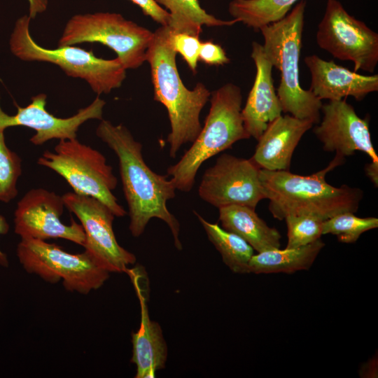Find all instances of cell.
Wrapping results in <instances>:
<instances>
[{
    "label": "cell",
    "mask_w": 378,
    "mask_h": 378,
    "mask_svg": "<svg viewBox=\"0 0 378 378\" xmlns=\"http://www.w3.org/2000/svg\"><path fill=\"white\" fill-rule=\"evenodd\" d=\"M141 305V321L136 332H132V356L136 365L135 378H153L165 367L167 346L158 323L148 316L146 295L136 278L132 279Z\"/></svg>",
    "instance_id": "d6986e66"
},
{
    "label": "cell",
    "mask_w": 378,
    "mask_h": 378,
    "mask_svg": "<svg viewBox=\"0 0 378 378\" xmlns=\"http://www.w3.org/2000/svg\"><path fill=\"white\" fill-rule=\"evenodd\" d=\"M137 5L144 15L149 16L161 26L168 25L169 13L162 8L155 0H130Z\"/></svg>",
    "instance_id": "f546056e"
},
{
    "label": "cell",
    "mask_w": 378,
    "mask_h": 378,
    "mask_svg": "<svg viewBox=\"0 0 378 378\" xmlns=\"http://www.w3.org/2000/svg\"><path fill=\"white\" fill-rule=\"evenodd\" d=\"M65 207L74 214L84 230V248L109 272H125L136 262L134 254L121 246L115 236L113 222L115 217L100 200L74 192L62 195Z\"/></svg>",
    "instance_id": "8fae6325"
},
{
    "label": "cell",
    "mask_w": 378,
    "mask_h": 378,
    "mask_svg": "<svg viewBox=\"0 0 378 378\" xmlns=\"http://www.w3.org/2000/svg\"><path fill=\"white\" fill-rule=\"evenodd\" d=\"M306 1H300L281 20L262 27L265 52L281 74L277 88L282 112L318 124L322 102L300 83L299 60Z\"/></svg>",
    "instance_id": "277c9868"
},
{
    "label": "cell",
    "mask_w": 378,
    "mask_h": 378,
    "mask_svg": "<svg viewBox=\"0 0 378 378\" xmlns=\"http://www.w3.org/2000/svg\"><path fill=\"white\" fill-rule=\"evenodd\" d=\"M365 172L374 183V186L378 185V162L371 161L365 166Z\"/></svg>",
    "instance_id": "836d02e7"
},
{
    "label": "cell",
    "mask_w": 378,
    "mask_h": 378,
    "mask_svg": "<svg viewBox=\"0 0 378 378\" xmlns=\"http://www.w3.org/2000/svg\"><path fill=\"white\" fill-rule=\"evenodd\" d=\"M169 13L168 26L174 32L187 33L200 36L202 26H232L235 19L223 20L209 14L200 6L198 0H155Z\"/></svg>",
    "instance_id": "603a6c76"
},
{
    "label": "cell",
    "mask_w": 378,
    "mask_h": 378,
    "mask_svg": "<svg viewBox=\"0 0 378 378\" xmlns=\"http://www.w3.org/2000/svg\"><path fill=\"white\" fill-rule=\"evenodd\" d=\"M343 161L344 158L335 155L328 167L309 176L260 169V181L273 217L282 220L288 216H312L325 220L341 213L356 212L363 190L346 185L334 187L325 178Z\"/></svg>",
    "instance_id": "7a4b0ae2"
},
{
    "label": "cell",
    "mask_w": 378,
    "mask_h": 378,
    "mask_svg": "<svg viewBox=\"0 0 378 378\" xmlns=\"http://www.w3.org/2000/svg\"><path fill=\"white\" fill-rule=\"evenodd\" d=\"M251 57L256 68L254 83L241 109L244 127L258 140L270 122L281 115V106L272 80L273 65L262 44L253 41Z\"/></svg>",
    "instance_id": "2e32d148"
},
{
    "label": "cell",
    "mask_w": 378,
    "mask_h": 378,
    "mask_svg": "<svg viewBox=\"0 0 378 378\" xmlns=\"http://www.w3.org/2000/svg\"><path fill=\"white\" fill-rule=\"evenodd\" d=\"M210 97L209 111L199 135L178 162L167 171L176 189L182 192L192 190L197 172L205 161L237 141L250 138L241 115L240 88L227 83Z\"/></svg>",
    "instance_id": "5b68a950"
},
{
    "label": "cell",
    "mask_w": 378,
    "mask_h": 378,
    "mask_svg": "<svg viewBox=\"0 0 378 378\" xmlns=\"http://www.w3.org/2000/svg\"><path fill=\"white\" fill-rule=\"evenodd\" d=\"M199 59L208 65L220 66L230 62L224 49L211 41L201 42Z\"/></svg>",
    "instance_id": "f1b7e54d"
},
{
    "label": "cell",
    "mask_w": 378,
    "mask_h": 378,
    "mask_svg": "<svg viewBox=\"0 0 378 378\" xmlns=\"http://www.w3.org/2000/svg\"><path fill=\"white\" fill-rule=\"evenodd\" d=\"M22 172L20 156L7 146L4 131L0 130V202L8 203L17 197Z\"/></svg>",
    "instance_id": "484cf974"
},
{
    "label": "cell",
    "mask_w": 378,
    "mask_h": 378,
    "mask_svg": "<svg viewBox=\"0 0 378 378\" xmlns=\"http://www.w3.org/2000/svg\"><path fill=\"white\" fill-rule=\"evenodd\" d=\"M28 1L29 4V16L31 20L47 9L48 0H28Z\"/></svg>",
    "instance_id": "d6a6232c"
},
{
    "label": "cell",
    "mask_w": 378,
    "mask_h": 378,
    "mask_svg": "<svg viewBox=\"0 0 378 378\" xmlns=\"http://www.w3.org/2000/svg\"><path fill=\"white\" fill-rule=\"evenodd\" d=\"M46 99L47 95L43 93L34 96L27 106H17V113L13 115L6 113L0 106V130L15 126L31 128L36 133L29 141L36 146L43 145L52 139H71L77 137L79 127L88 120H102L106 104L97 97L75 115L63 118L56 117L46 110Z\"/></svg>",
    "instance_id": "5bb4252c"
},
{
    "label": "cell",
    "mask_w": 378,
    "mask_h": 378,
    "mask_svg": "<svg viewBox=\"0 0 378 378\" xmlns=\"http://www.w3.org/2000/svg\"><path fill=\"white\" fill-rule=\"evenodd\" d=\"M325 246L321 239L308 245L285 249H272L253 255L249 262V273L292 274L308 270Z\"/></svg>",
    "instance_id": "44dd1931"
},
{
    "label": "cell",
    "mask_w": 378,
    "mask_h": 378,
    "mask_svg": "<svg viewBox=\"0 0 378 378\" xmlns=\"http://www.w3.org/2000/svg\"><path fill=\"white\" fill-rule=\"evenodd\" d=\"M95 133L118 158L132 235L141 236L149 220L157 218L168 225L176 248L181 250L180 224L167 205L176 195V189L172 180L151 170L144 160L142 144L135 140L122 124L114 125L109 120L102 119Z\"/></svg>",
    "instance_id": "6da1fadb"
},
{
    "label": "cell",
    "mask_w": 378,
    "mask_h": 378,
    "mask_svg": "<svg viewBox=\"0 0 378 378\" xmlns=\"http://www.w3.org/2000/svg\"><path fill=\"white\" fill-rule=\"evenodd\" d=\"M260 170L251 158L222 154L204 172L198 195L202 200L218 209L242 205L255 209L260 201L265 199Z\"/></svg>",
    "instance_id": "7c38bea8"
},
{
    "label": "cell",
    "mask_w": 378,
    "mask_h": 378,
    "mask_svg": "<svg viewBox=\"0 0 378 378\" xmlns=\"http://www.w3.org/2000/svg\"><path fill=\"white\" fill-rule=\"evenodd\" d=\"M31 18H20L10 39L12 52L24 61L52 63L69 76L85 80L98 95L108 94L121 86L126 77V69L116 57L105 59L97 57L92 50L74 46L48 49L38 45L29 31Z\"/></svg>",
    "instance_id": "8992f818"
},
{
    "label": "cell",
    "mask_w": 378,
    "mask_h": 378,
    "mask_svg": "<svg viewBox=\"0 0 378 378\" xmlns=\"http://www.w3.org/2000/svg\"><path fill=\"white\" fill-rule=\"evenodd\" d=\"M288 230L286 248L304 246L321 239L323 220L312 216H288L284 218Z\"/></svg>",
    "instance_id": "4316f807"
},
{
    "label": "cell",
    "mask_w": 378,
    "mask_h": 378,
    "mask_svg": "<svg viewBox=\"0 0 378 378\" xmlns=\"http://www.w3.org/2000/svg\"><path fill=\"white\" fill-rule=\"evenodd\" d=\"M153 32L115 13L76 14L66 22L58 47L99 43L112 49L126 69L146 62Z\"/></svg>",
    "instance_id": "9c48e42d"
},
{
    "label": "cell",
    "mask_w": 378,
    "mask_h": 378,
    "mask_svg": "<svg viewBox=\"0 0 378 378\" xmlns=\"http://www.w3.org/2000/svg\"><path fill=\"white\" fill-rule=\"evenodd\" d=\"M219 220L227 231L234 233L248 243L258 253L280 248L281 235L267 225L255 209L242 205L218 208Z\"/></svg>",
    "instance_id": "ffe728a7"
},
{
    "label": "cell",
    "mask_w": 378,
    "mask_h": 378,
    "mask_svg": "<svg viewBox=\"0 0 378 378\" xmlns=\"http://www.w3.org/2000/svg\"><path fill=\"white\" fill-rule=\"evenodd\" d=\"M16 254L27 273L50 284L62 281L69 292L88 295L102 287L109 277L110 272L85 250L73 254L44 240L20 239Z\"/></svg>",
    "instance_id": "ba28073f"
},
{
    "label": "cell",
    "mask_w": 378,
    "mask_h": 378,
    "mask_svg": "<svg viewBox=\"0 0 378 378\" xmlns=\"http://www.w3.org/2000/svg\"><path fill=\"white\" fill-rule=\"evenodd\" d=\"M316 43L335 58L351 61L354 71L373 73L378 63V34L351 15L337 0H327Z\"/></svg>",
    "instance_id": "30bf717a"
},
{
    "label": "cell",
    "mask_w": 378,
    "mask_h": 378,
    "mask_svg": "<svg viewBox=\"0 0 378 378\" xmlns=\"http://www.w3.org/2000/svg\"><path fill=\"white\" fill-rule=\"evenodd\" d=\"M170 41L176 52L182 56L190 70L195 73L202 42L200 36L183 32H174L172 30Z\"/></svg>",
    "instance_id": "83f0119b"
},
{
    "label": "cell",
    "mask_w": 378,
    "mask_h": 378,
    "mask_svg": "<svg viewBox=\"0 0 378 378\" xmlns=\"http://www.w3.org/2000/svg\"><path fill=\"white\" fill-rule=\"evenodd\" d=\"M319 125L314 129L323 148L345 158L356 151L365 153L374 162L378 156L373 147L369 120L360 118L345 99L329 101L323 104Z\"/></svg>",
    "instance_id": "9a60e30c"
},
{
    "label": "cell",
    "mask_w": 378,
    "mask_h": 378,
    "mask_svg": "<svg viewBox=\"0 0 378 378\" xmlns=\"http://www.w3.org/2000/svg\"><path fill=\"white\" fill-rule=\"evenodd\" d=\"M37 164L63 177L74 192L94 197L105 204L115 217H123L125 209L113 193L118 179L113 168L99 150L77 138L59 140L54 151L46 150Z\"/></svg>",
    "instance_id": "52a82bcc"
},
{
    "label": "cell",
    "mask_w": 378,
    "mask_h": 378,
    "mask_svg": "<svg viewBox=\"0 0 378 378\" xmlns=\"http://www.w3.org/2000/svg\"><path fill=\"white\" fill-rule=\"evenodd\" d=\"M359 375L361 377H377V358L369 360L360 368Z\"/></svg>",
    "instance_id": "4dcf8cb0"
},
{
    "label": "cell",
    "mask_w": 378,
    "mask_h": 378,
    "mask_svg": "<svg viewBox=\"0 0 378 378\" xmlns=\"http://www.w3.org/2000/svg\"><path fill=\"white\" fill-rule=\"evenodd\" d=\"M314 123L290 114L280 115L270 122L257 140L251 158L260 169L289 171L292 156L302 136Z\"/></svg>",
    "instance_id": "ac0fdd59"
},
{
    "label": "cell",
    "mask_w": 378,
    "mask_h": 378,
    "mask_svg": "<svg viewBox=\"0 0 378 378\" xmlns=\"http://www.w3.org/2000/svg\"><path fill=\"white\" fill-rule=\"evenodd\" d=\"M64 207L62 195L43 188L30 189L17 203L15 233L20 239L60 238L83 247L85 234L81 224L73 218L70 225L60 220Z\"/></svg>",
    "instance_id": "4fadbf2b"
},
{
    "label": "cell",
    "mask_w": 378,
    "mask_h": 378,
    "mask_svg": "<svg viewBox=\"0 0 378 378\" xmlns=\"http://www.w3.org/2000/svg\"><path fill=\"white\" fill-rule=\"evenodd\" d=\"M171 29L161 26L153 32L146 50L154 99L162 104L168 113L171 132L167 141L169 156L175 158L183 145L192 143L199 135L202 125L200 113L211 92L202 83L188 89L179 76L176 62V52L170 41Z\"/></svg>",
    "instance_id": "3957f363"
},
{
    "label": "cell",
    "mask_w": 378,
    "mask_h": 378,
    "mask_svg": "<svg viewBox=\"0 0 378 378\" xmlns=\"http://www.w3.org/2000/svg\"><path fill=\"white\" fill-rule=\"evenodd\" d=\"M299 0H232L228 12L238 22L259 30L284 18Z\"/></svg>",
    "instance_id": "cb8c5ba5"
},
{
    "label": "cell",
    "mask_w": 378,
    "mask_h": 378,
    "mask_svg": "<svg viewBox=\"0 0 378 378\" xmlns=\"http://www.w3.org/2000/svg\"><path fill=\"white\" fill-rule=\"evenodd\" d=\"M194 214L229 269L237 274H248L249 262L254 255L252 246L241 237L225 230L218 223L207 221L196 211Z\"/></svg>",
    "instance_id": "7402d4cb"
},
{
    "label": "cell",
    "mask_w": 378,
    "mask_h": 378,
    "mask_svg": "<svg viewBox=\"0 0 378 378\" xmlns=\"http://www.w3.org/2000/svg\"><path fill=\"white\" fill-rule=\"evenodd\" d=\"M10 229V225L7 222L6 218L0 214V235L6 234ZM9 265V261L7 255L3 252L0 248V266L3 267H8Z\"/></svg>",
    "instance_id": "1f68e13d"
},
{
    "label": "cell",
    "mask_w": 378,
    "mask_h": 378,
    "mask_svg": "<svg viewBox=\"0 0 378 378\" xmlns=\"http://www.w3.org/2000/svg\"><path fill=\"white\" fill-rule=\"evenodd\" d=\"M377 227V218H360L354 213L344 212L323 220L322 234L335 235L339 241L351 244L356 242L363 233Z\"/></svg>",
    "instance_id": "d4e9b609"
},
{
    "label": "cell",
    "mask_w": 378,
    "mask_h": 378,
    "mask_svg": "<svg viewBox=\"0 0 378 378\" xmlns=\"http://www.w3.org/2000/svg\"><path fill=\"white\" fill-rule=\"evenodd\" d=\"M304 63L311 74L309 90L321 100H341L351 96L360 101L378 91L377 74L361 75L316 55L305 57Z\"/></svg>",
    "instance_id": "e0dca14e"
}]
</instances>
